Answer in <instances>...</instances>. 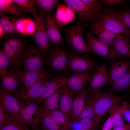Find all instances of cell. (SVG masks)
I'll list each match as a JSON object with an SVG mask.
<instances>
[{
	"label": "cell",
	"instance_id": "1",
	"mask_svg": "<svg viewBox=\"0 0 130 130\" xmlns=\"http://www.w3.org/2000/svg\"><path fill=\"white\" fill-rule=\"evenodd\" d=\"M3 38L1 49L10 60L11 70L16 72L21 70L28 46L26 40L18 34L6 35Z\"/></svg>",
	"mask_w": 130,
	"mask_h": 130
},
{
	"label": "cell",
	"instance_id": "2",
	"mask_svg": "<svg viewBox=\"0 0 130 130\" xmlns=\"http://www.w3.org/2000/svg\"><path fill=\"white\" fill-rule=\"evenodd\" d=\"M94 19L98 20L109 31L130 38V29L123 21L122 11L109 7L97 14Z\"/></svg>",
	"mask_w": 130,
	"mask_h": 130
},
{
	"label": "cell",
	"instance_id": "3",
	"mask_svg": "<svg viewBox=\"0 0 130 130\" xmlns=\"http://www.w3.org/2000/svg\"><path fill=\"white\" fill-rule=\"evenodd\" d=\"M86 94L91 99L93 103L95 114L94 118L100 121L113 106L122 101L120 96L99 90L88 89Z\"/></svg>",
	"mask_w": 130,
	"mask_h": 130
},
{
	"label": "cell",
	"instance_id": "4",
	"mask_svg": "<svg viewBox=\"0 0 130 130\" xmlns=\"http://www.w3.org/2000/svg\"><path fill=\"white\" fill-rule=\"evenodd\" d=\"M69 52L62 46L51 48L45 59L49 70L55 75L67 72Z\"/></svg>",
	"mask_w": 130,
	"mask_h": 130
},
{
	"label": "cell",
	"instance_id": "5",
	"mask_svg": "<svg viewBox=\"0 0 130 130\" xmlns=\"http://www.w3.org/2000/svg\"><path fill=\"white\" fill-rule=\"evenodd\" d=\"M85 32L84 24L79 22L70 27L65 33V42L72 51L84 55L89 52L84 35Z\"/></svg>",
	"mask_w": 130,
	"mask_h": 130
},
{
	"label": "cell",
	"instance_id": "6",
	"mask_svg": "<svg viewBox=\"0 0 130 130\" xmlns=\"http://www.w3.org/2000/svg\"><path fill=\"white\" fill-rule=\"evenodd\" d=\"M39 104L36 102L23 104L20 112V121L31 130H41L43 115Z\"/></svg>",
	"mask_w": 130,
	"mask_h": 130
},
{
	"label": "cell",
	"instance_id": "7",
	"mask_svg": "<svg viewBox=\"0 0 130 130\" xmlns=\"http://www.w3.org/2000/svg\"><path fill=\"white\" fill-rule=\"evenodd\" d=\"M46 14L38 10L37 15L34 18L35 29L33 36L35 44L44 57L47 56L51 48L45 22Z\"/></svg>",
	"mask_w": 130,
	"mask_h": 130
},
{
	"label": "cell",
	"instance_id": "8",
	"mask_svg": "<svg viewBox=\"0 0 130 130\" xmlns=\"http://www.w3.org/2000/svg\"><path fill=\"white\" fill-rule=\"evenodd\" d=\"M95 60L88 53L81 56L76 52H69L67 73L91 72L95 71L97 67Z\"/></svg>",
	"mask_w": 130,
	"mask_h": 130
},
{
	"label": "cell",
	"instance_id": "9",
	"mask_svg": "<svg viewBox=\"0 0 130 130\" xmlns=\"http://www.w3.org/2000/svg\"><path fill=\"white\" fill-rule=\"evenodd\" d=\"M84 34L89 52L100 56L105 60L120 58L112 48L100 41L91 32H85Z\"/></svg>",
	"mask_w": 130,
	"mask_h": 130
},
{
	"label": "cell",
	"instance_id": "10",
	"mask_svg": "<svg viewBox=\"0 0 130 130\" xmlns=\"http://www.w3.org/2000/svg\"><path fill=\"white\" fill-rule=\"evenodd\" d=\"M51 77L38 82L24 90H18L12 95L22 104L37 102L42 95L45 85Z\"/></svg>",
	"mask_w": 130,
	"mask_h": 130
},
{
	"label": "cell",
	"instance_id": "11",
	"mask_svg": "<svg viewBox=\"0 0 130 130\" xmlns=\"http://www.w3.org/2000/svg\"><path fill=\"white\" fill-rule=\"evenodd\" d=\"M44 58L37 46H27L22 63L24 70L35 71L42 69L45 63Z\"/></svg>",
	"mask_w": 130,
	"mask_h": 130
},
{
	"label": "cell",
	"instance_id": "12",
	"mask_svg": "<svg viewBox=\"0 0 130 130\" xmlns=\"http://www.w3.org/2000/svg\"><path fill=\"white\" fill-rule=\"evenodd\" d=\"M20 81L19 90H24L36 83L51 76L48 71L44 68L35 71L21 69L16 71Z\"/></svg>",
	"mask_w": 130,
	"mask_h": 130
},
{
	"label": "cell",
	"instance_id": "13",
	"mask_svg": "<svg viewBox=\"0 0 130 130\" xmlns=\"http://www.w3.org/2000/svg\"><path fill=\"white\" fill-rule=\"evenodd\" d=\"M65 4L76 14L79 22H89L95 16L101 11L91 8L82 0H63Z\"/></svg>",
	"mask_w": 130,
	"mask_h": 130
},
{
	"label": "cell",
	"instance_id": "14",
	"mask_svg": "<svg viewBox=\"0 0 130 130\" xmlns=\"http://www.w3.org/2000/svg\"><path fill=\"white\" fill-rule=\"evenodd\" d=\"M0 104L9 113L19 120L20 112L23 104L16 97L0 88Z\"/></svg>",
	"mask_w": 130,
	"mask_h": 130
},
{
	"label": "cell",
	"instance_id": "15",
	"mask_svg": "<svg viewBox=\"0 0 130 130\" xmlns=\"http://www.w3.org/2000/svg\"><path fill=\"white\" fill-rule=\"evenodd\" d=\"M45 22L47 34L51 43L54 47L62 46L64 39L60 32V28L53 13L46 14Z\"/></svg>",
	"mask_w": 130,
	"mask_h": 130
},
{
	"label": "cell",
	"instance_id": "16",
	"mask_svg": "<svg viewBox=\"0 0 130 130\" xmlns=\"http://www.w3.org/2000/svg\"><path fill=\"white\" fill-rule=\"evenodd\" d=\"M109 76L108 65L106 63L97 65L93 73L89 82L90 90H98L109 84Z\"/></svg>",
	"mask_w": 130,
	"mask_h": 130
},
{
	"label": "cell",
	"instance_id": "17",
	"mask_svg": "<svg viewBox=\"0 0 130 130\" xmlns=\"http://www.w3.org/2000/svg\"><path fill=\"white\" fill-rule=\"evenodd\" d=\"M93 73L91 72H73L68 77L66 84L74 95L79 92L89 83Z\"/></svg>",
	"mask_w": 130,
	"mask_h": 130
},
{
	"label": "cell",
	"instance_id": "18",
	"mask_svg": "<svg viewBox=\"0 0 130 130\" xmlns=\"http://www.w3.org/2000/svg\"><path fill=\"white\" fill-rule=\"evenodd\" d=\"M89 23L91 27V32L95 35L100 41L111 47L116 38L117 34L107 29L96 19H92Z\"/></svg>",
	"mask_w": 130,
	"mask_h": 130
},
{
	"label": "cell",
	"instance_id": "19",
	"mask_svg": "<svg viewBox=\"0 0 130 130\" xmlns=\"http://www.w3.org/2000/svg\"><path fill=\"white\" fill-rule=\"evenodd\" d=\"M68 77L65 73H60L51 77L45 85L41 98L37 102L39 104L57 90L62 88L66 85Z\"/></svg>",
	"mask_w": 130,
	"mask_h": 130
},
{
	"label": "cell",
	"instance_id": "20",
	"mask_svg": "<svg viewBox=\"0 0 130 130\" xmlns=\"http://www.w3.org/2000/svg\"><path fill=\"white\" fill-rule=\"evenodd\" d=\"M130 68V61L123 59L119 61L116 59L110 60L108 73L109 85L125 73Z\"/></svg>",
	"mask_w": 130,
	"mask_h": 130
},
{
	"label": "cell",
	"instance_id": "21",
	"mask_svg": "<svg viewBox=\"0 0 130 130\" xmlns=\"http://www.w3.org/2000/svg\"><path fill=\"white\" fill-rule=\"evenodd\" d=\"M0 77V88L12 94L19 90L20 81L16 72L11 70Z\"/></svg>",
	"mask_w": 130,
	"mask_h": 130
},
{
	"label": "cell",
	"instance_id": "22",
	"mask_svg": "<svg viewBox=\"0 0 130 130\" xmlns=\"http://www.w3.org/2000/svg\"><path fill=\"white\" fill-rule=\"evenodd\" d=\"M62 89L59 101L60 110L70 122L74 95L66 84L62 88Z\"/></svg>",
	"mask_w": 130,
	"mask_h": 130
},
{
	"label": "cell",
	"instance_id": "23",
	"mask_svg": "<svg viewBox=\"0 0 130 130\" xmlns=\"http://www.w3.org/2000/svg\"><path fill=\"white\" fill-rule=\"evenodd\" d=\"M87 90L84 89L74 98L70 118V125L76 122L84 106Z\"/></svg>",
	"mask_w": 130,
	"mask_h": 130
},
{
	"label": "cell",
	"instance_id": "24",
	"mask_svg": "<svg viewBox=\"0 0 130 130\" xmlns=\"http://www.w3.org/2000/svg\"><path fill=\"white\" fill-rule=\"evenodd\" d=\"M6 14L16 18L26 16L27 13L23 10L13 0H0V16Z\"/></svg>",
	"mask_w": 130,
	"mask_h": 130
},
{
	"label": "cell",
	"instance_id": "25",
	"mask_svg": "<svg viewBox=\"0 0 130 130\" xmlns=\"http://www.w3.org/2000/svg\"><path fill=\"white\" fill-rule=\"evenodd\" d=\"M111 47L119 56L130 58V38H129L117 34Z\"/></svg>",
	"mask_w": 130,
	"mask_h": 130
},
{
	"label": "cell",
	"instance_id": "26",
	"mask_svg": "<svg viewBox=\"0 0 130 130\" xmlns=\"http://www.w3.org/2000/svg\"><path fill=\"white\" fill-rule=\"evenodd\" d=\"M62 88L57 90L39 104H41L40 106L43 115L50 111L60 109L59 101Z\"/></svg>",
	"mask_w": 130,
	"mask_h": 130
},
{
	"label": "cell",
	"instance_id": "27",
	"mask_svg": "<svg viewBox=\"0 0 130 130\" xmlns=\"http://www.w3.org/2000/svg\"><path fill=\"white\" fill-rule=\"evenodd\" d=\"M56 10L55 18L59 28L72 21L74 17V12L65 4H59Z\"/></svg>",
	"mask_w": 130,
	"mask_h": 130
},
{
	"label": "cell",
	"instance_id": "28",
	"mask_svg": "<svg viewBox=\"0 0 130 130\" xmlns=\"http://www.w3.org/2000/svg\"><path fill=\"white\" fill-rule=\"evenodd\" d=\"M130 88V68L110 85V92H118Z\"/></svg>",
	"mask_w": 130,
	"mask_h": 130
},
{
	"label": "cell",
	"instance_id": "29",
	"mask_svg": "<svg viewBox=\"0 0 130 130\" xmlns=\"http://www.w3.org/2000/svg\"><path fill=\"white\" fill-rule=\"evenodd\" d=\"M119 103L113 106L108 111L112 119L114 128L119 129L125 125L121 109Z\"/></svg>",
	"mask_w": 130,
	"mask_h": 130
},
{
	"label": "cell",
	"instance_id": "30",
	"mask_svg": "<svg viewBox=\"0 0 130 130\" xmlns=\"http://www.w3.org/2000/svg\"><path fill=\"white\" fill-rule=\"evenodd\" d=\"M0 27L4 32L5 35L17 34L18 33L14 19L6 15L0 17Z\"/></svg>",
	"mask_w": 130,
	"mask_h": 130
},
{
	"label": "cell",
	"instance_id": "31",
	"mask_svg": "<svg viewBox=\"0 0 130 130\" xmlns=\"http://www.w3.org/2000/svg\"><path fill=\"white\" fill-rule=\"evenodd\" d=\"M101 121L94 118L84 119L71 124L70 130H96Z\"/></svg>",
	"mask_w": 130,
	"mask_h": 130
},
{
	"label": "cell",
	"instance_id": "32",
	"mask_svg": "<svg viewBox=\"0 0 130 130\" xmlns=\"http://www.w3.org/2000/svg\"><path fill=\"white\" fill-rule=\"evenodd\" d=\"M45 114L49 116L64 130H70V122L67 120L64 114L60 109L50 111L43 115Z\"/></svg>",
	"mask_w": 130,
	"mask_h": 130
},
{
	"label": "cell",
	"instance_id": "33",
	"mask_svg": "<svg viewBox=\"0 0 130 130\" xmlns=\"http://www.w3.org/2000/svg\"><path fill=\"white\" fill-rule=\"evenodd\" d=\"M59 0H34L38 10L46 14L53 13L54 9L59 5Z\"/></svg>",
	"mask_w": 130,
	"mask_h": 130
},
{
	"label": "cell",
	"instance_id": "34",
	"mask_svg": "<svg viewBox=\"0 0 130 130\" xmlns=\"http://www.w3.org/2000/svg\"><path fill=\"white\" fill-rule=\"evenodd\" d=\"M0 130H31L27 126L10 114L7 122L0 128Z\"/></svg>",
	"mask_w": 130,
	"mask_h": 130
},
{
	"label": "cell",
	"instance_id": "35",
	"mask_svg": "<svg viewBox=\"0 0 130 130\" xmlns=\"http://www.w3.org/2000/svg\"><path fill=\"white\" fill-rule=\"evenodd\" d=\"M95 116L93 103L91 99L89 96L86 98L84 107L76 122L84 119H93Z\"/></svg>",
	"mask_w": 130,
	"mask_h": 130
},
{
	"label": "cell",
	"instance_id": "36",
	"mask_svg": "<svg viewBox=\"0 0 130 130\" xmlns=\"http://www.w3.org/2000/svg\"><path fill=\"white\" fill-rule=\"evenodd\" d=\"M24 11L32 14L34 18L37 15L38 10L35 6L34 0H13Z\"/></svg>",
	"mask_w": 130,
	"mask_h": 130
},
{
	"label": "cell",
	"instance_id": "37",
	"mask_svg": "<svg viewBox=\"0 0 130 130\" xmlns=\"http://www.w3.org/2000/svg\"><path fill=\"white\" fill-rule=\"evenodd\" d=\"M42 130H64L48 115H43L41 125Z\"/></svg>",
	"mask_w": 130,
	"mask_h": 130
},
{
	"label": "cell",
	"instance_id": "38",
	"mask_svg": "<svg viewBox=\"0 0 130 130\" xmlns=\"http://www.w3.org/2000/svg\"><path fill=\"white\" fill-rule=\"evenodd\" d=\"M9 58L4 53L1 49H0V76L6 73L10 64Z\"/></svg>",
	"mask_w": 130,
	"mask_h": 130
},
{
	"label": "cell",
	"instance_id": "39",
	"mask_svg": "<svg viewBox=\"0 0 130 130\" xmlns=\"http://www.w3.org/2000/svg\"><path fill=\"white\" fill-rule=\"evenodd\" d=\"M120 106L124 120L130 125V104L128 102L124 101Z\"/></svg>",
	"mask_w": 130,
	"mask_h": 130
},
{
	"label": "cell",
	"instance_id": "40",
	"mask_svg": "<svg viewBox=\"0 0 130 130\" xmlns=\"http://www.w3.org/2000/svg\"><path fill=\"white\" fill-rule=\"evenodd\" d=\"M88 6L93 9L102 11L104 9L102 3L100 0H82Z\"/></svg>",
	"mask_w": 130,
	"mask_h": 130
},
{
	"label": "cell",
	"instance_id": "41",
	"mask_svg": "<svg viewBox=\"0 0 130 130\" xmlns=\"http://www.w3.org/2000/svg\"><path fill=\"white\" fill-rule=\"evenodd\" d=\"M10 114L0 104V128L7 122Z\"/></svg>",
	"mask_w": 130,
	"mask_h": 130
},
{
	"label": "cell",
	"instance_id": "42",
	"mask_svg": "<svg viewBox=\"0 0 130 130\" xmlns=\"http://www.w3.org/2000/svg\"><path fill=\"white\" fill-rule=\"evenodd\" d=\"M100 1L102 3L110 7L121 5L126 1L124 0H101Z\"/></svg>",
	"mask_w": 130,
	"mask_h": 130
},
{
	"label": "cell",
	"instance_id": "43",
	"mask_svg": "<svg viewBox=\"0 0 130 130\" xmlns=\"http://www.w3.org/2000/svg\"><path fill=\"white\" fill-rule=\"evenodd\" d=\"M122 16L124 23L130 29V9H125L122 11Z\"/></svg>",
	"mask_w": 130,
	"mask_h": 130
},
{
	"label": "cell",
	"instance_id": "44",
	"mask_svg": "<svg viewBox=\"0 0 130 130\" xmlns=\"http://www.w3.org/2000/svg\"><path fill=\"white\" fill-rule=\"evenodd\" d=\"M114 128L111 117L110 116L104 123L101 130H111Z\"/></svg>",
	"mask_w": 130,
	"mask_h": 130
},
{
	"label": "cell",
	"instance_id": "45",
	"mask_svg": "<svg viewBox=\"0 0 130 130\" xmlns=\"http://www.w3.org/2000/svg\"><path fill=\"white\" fill-rule=\"evenodd\" d=\"M112 130H130V125L128 124H125L123 127L120 129H116L113 128Z\"/></svg>",
	"mask_w": 130,
	"mask_h": 130
}]
</instances>
